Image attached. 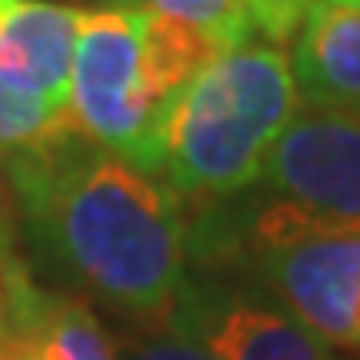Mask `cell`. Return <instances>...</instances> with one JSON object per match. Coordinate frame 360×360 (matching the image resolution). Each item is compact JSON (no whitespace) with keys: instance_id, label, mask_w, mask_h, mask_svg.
Returning <instances> with one entry per match:
<instances>
[{"instance_id":"6da1fadb","label":"cell","mask_w":360,"mask_h":360,"mask_svg":"<svg viewBox=\"0 0 360 360\" xmlns=\"http://www.w3.org/2000/svg\"><path fill=\"white\" fill-rule=\"evenodd\" d=\"M77 136L16 153L20 208L92 292L160 321L184 260L176 200L136 165Z\"/></svg>"},{"instance_id":"7a4b0ae2","label":"cell","mask_w":360,"mask_h":360,"mask_svg":"<svg viewBox=\"0 0 360 360\" xmlns=\"http://www.w3.org/2000/svg\"><path fill=\"white\" fill-rule=\"evenodd\" d=\"M217 52L224 49L153 8L80 13L68 77L72 124L84 141L148 176L165 172L176 96Z\"/></svg>"},{"instance_id":"3957f363","label":"cell","mask_w":360,"mask_h":360,"mask_svg":"<svg viewBox=\"0 0 360 360\" xmlns=\"http://www.w3.org/2000/svg\"><path fill=\"white\" fill-rule=\"evenodd\" d=\"M296 101L281 44L245 40L217 52L168 116L165 172L172 193L220 200L260 180L272 144L296 116Z\"/></svg>"},{"instance_id":"277c9868","label":"cell","mask_w":360,"mask_h":360,"mask_svg":"<svg viewBox=\"0 0 360 360\" xmlns=\"http://www.w3.org/2000/svg\"><path fill=\"white\" fill-rule=\"evenodd\" d=\"M260 180L276 188L252 220L264 252L321 236H360V116L328 108L292 116Z\"/></svg>"},{"instance_id":"5b68a950","label":"cell","mask_w":360,"mask_h":360,"mask_svg":"<svg viewBox=\"0 0 360 360\" xmlns=\"http://www.w3.org/2000/svg\"><path fill=\"white\" fill-rule=\"evenodd\" d=\"M264 272L309 333L360 345V236H321L264 252Z\"/></svg>"},{"instance_id":"8992f818","label":"cell","mask_w":360,"mask_h":360,"mask_svg":"<svg viewBox=\"0 0 360 360\" xmlns=\"http://www.w3.org/2000/svg\"><path fill=\"white\" fill-rule=\"evenodd\" d=\"M80 13L49 0H0V80L68 108Z\"/></svg>"},{"instance_id":"52a82bcc","label":"cell","mask_w":360,"mask_h":360,"mask_svg":"<svg viewBox=\"0 0 360 360\" xmlns=\"http://www.w3.org/2000/svg\"><path fill=\"white\" fill-rule=\"evenodd\" d=\"M296 96L312 108L356 112L360 108V8L340 0H316L300 20L288 52Z\"/></svg>"},{"instance_id":"ba28073f","label":"cell","mask_w":360,"mask_h":360,"mask_svg":"<svg viewBox=\"0 0 360 360\" xmlns=\"http://www.w3.org/2000/svg\"><path fill=\"white\" fill-rule=\"evenodd\" d=\"M0 360H112L84 304L40 292L20 272L13 281V336Z\"/></svg>"},{"instance_id":"9c48e42d","label":"cell","mask_w":360,"mask_h":360,"mask_svg":"<svg viewBox=\"0 0 360 360\" xmlns=\"http://www.w3.org/2000/svg\"><path fill=\"white\" fill-rule=\"evenodd\" d=\"M208 348L217 360H324L321 340L281 312L240 304L212 328Z\"/></svg>"},{"instance_id":"30bf717a","label":"cell","mask_w":360,"mask_h":360,"mask_svg":"<svg viewBox=\"0 0 360 360\" xmlns=\"http://www.w3.org/2000/svg\"><path fill=\"white\" fill-rule=\"evenodd\" d=\"M68 136H77L68 108H56V104L28 96V92L0 80V144L20 148V153H37V148H52Z\"/></svg>"},{"instance_id":"8fae6325","label":"cell","mask_w":360,"mask_h":360,"mask_svg":"<svg viewBox=\"0 0 360 360\" xmlns=\"http://www.w3.org/2000/svg\"><path fill=\"white\" fill-rule=\"evenodd\" d=\"M144 8L196 28L217 49L252 40L248 37V0H144Z\"/></svg>"},{"instance_id":"7c38bea8","label":"cell","mask_w":360,"mask_h":360,"mask_svg":"<svg viewBox=\"0 0 360 360\" xmlns=\"http://www.w3.org/2000/svg\"><path fill=\"white\" fill-rule=\"evenodd\" d=\"M20 269V257L13 252V232H0V356L13 336V272Z\"/></svg>"},{"instance_id":"4fadbf2b","label":"cell","mask_w":360,"mask_h":360,"mask_svg":"<svg viewBox=\"0 0 360 360\" xmlns=\"http://www.w3.org/2000/svg\"><path fill=\"white\" fill-rule=\"evenodd\" d=\"M16 153L20 148L0 144V232H13L16 208H20V196H16Z\"/></svg>"},{"instance_id":"5bb4252c","label":"cell","mask_w":360,"mask_h":360,"mask_svg":"<svg viewBox=\"0 0 360 360\" xmlns=\"http://www.w3.org/2000/svg\"><path fill=\"white\" fill-rule=\"evenodd\" d=\"M129 360H217L212 348H200L193 340H180V336H168V340H153V345L136 348Z\"/></svg>"},{"instance_id":"9a60e30c","label":"cell","mask_w":360,"mask_h":360,"mask_svg":"<svg viewBox=\"0 0 360 360\" xmlns=\"http://www.w3.org/2000/svg\"><path fill=\"white\" fill-rule=\"evenodd\" d=\"M340 4H352V8H360V0H340Z\"/></svg>"},{"instance_id":"2e32d148","label":"cell","mask_w":360,"mask_h":360,"mask_svg":"<svg viewBox=\"0 0 360 360\" xmlns=\"http://www.w3.org/2000/svg\"><path fill=\"white\" fill-rule=\"evenodd\" d=\"M356 116H360V108H356Z\"/></svg>"}]
</instances>
